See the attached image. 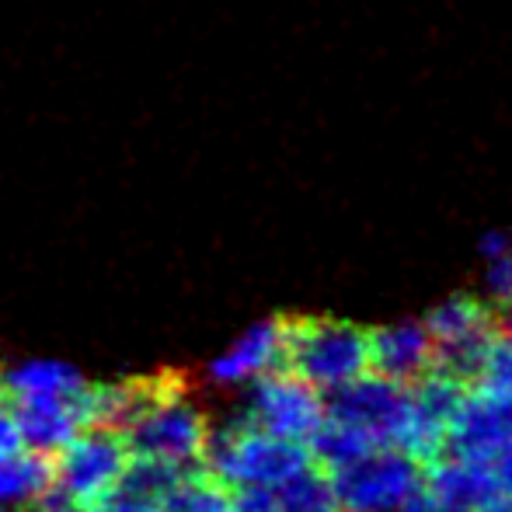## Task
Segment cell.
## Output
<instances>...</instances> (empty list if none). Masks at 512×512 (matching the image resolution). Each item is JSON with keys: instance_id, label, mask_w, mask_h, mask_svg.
Here are the masks:
<instances>
[{"instance_id": "cell-1", "label": "cell", "mask_w": 512, "mask_h": 512, "mask_svg": "<svg viewBox=\"0 0 512 512\" xmlns=\"http://www.w3.org/2000/svg\"><path fill=\"white\" fill-rule=\"evenodd\" d=\"M314 464L307 443L272 436L251 425L248 418H234L223 429H209L203 471L220 481L227 492L241 488H279L286 478Z\"/></svg>"}, {"instance_id": "cell-2", "label": "cell", "mask_w": 512, "mask_h": 512, "mask_svg": "<svg viewBox=\"0 0 512 512\" xmlns=\"http://www.w3.org/2000/svg\"><path fill=\"white\" fill-rule=\"evenodd\" d=\"M283 366L317 391H335L370 370V338L335 317H283Z\"/></svg>"}, {"instance_id": "cell-3", "label": "cell", "mask_w": 512, "mask_h": 512, "mask_svg": "<svg viewBox=\"0 0 512 512\" xmlns=\"http://www.w3.org/2000/svg\"><path fill=\"white\" fill-rule=\"evenodd\" d=\"M122 439L129 446V457H150L182 467V471H203L209 422L185 398V384L175 377L122 429Z\"/></svg>"}, {"instance_id": "cell-4", "label": "cell", "mask_w": 512, "mask_h": 512, "mask_svg": "<svg viewBox=\"0 0 512 512\" xmlns=\"http://www.w3.org/2000/svg\"><path fill=\"white\" fill-rule=\"evenodd\" d=\"M425 331L436 349V370L457 377L460 384L474 387L485 370L495 338L502 331V314L481 297H450L429 310Z\"/></svg>"}, {"instance_id": "cell-5", "label": "cell", "mask_w": 512, "mask_h": 512, "mask_svg": "<svg viewBox=\"0 0 512 512\" xmlns=\"http://www.w3.org/2000/svg\"><path fill=\"white\" fill-rule=\"evenodd\" d=\"M324 415L356 425L380 450L394 446V450L408 453V432H411L408 384H398V380H387L380 373L366 370L363 377L349 380V384L335 387V391H324Z\"/></svg>"}, {"instance_id": "cell-6", "label": "cell", "mask_w": 512, "mask_h": 512, "mask_svg": "<svg viewBox=\"0 0 512 512\" xmlns=\"http://www.w3.org/2000/svg\"><path fill=\"white\" fill-rule=\"evenodd\" d=\"M126 464L129 446L122 439V432L88 425L53 460V485L74 506H95V502L108 499L119 488Z\"/></svg>"}, {"instance_id": "cell-7", "label": "cell", "mask_w": 512, "mask_h": 512, "mask_svg": "<svg viewBox=\"0 0 512 512\" xmlns=\"http://www.w3.org/2000/svg\"><path fill=\"white\" fill-rule=\"evenodd\" d=\"M422 471V460L384 446L342 471H331V481L342 512H394L422 488Z\"/></svg>"}, {"instance_id": "cell-8", "label": "cell", "mask_w": 512, "mask_h": 512, "mask_svg": "<svg viewBox=\"0 0 512 512\" xmlns=\"http://www.w3.org/2000/svg\"><path fill=\"white\" fill-rule=\"evenodd\" d=\"M248 384L251 391L244 418L251 425H258V429L307 443L317 432V425L324 422V394L293 370H286V366L258 373Z\"/></svg>"}, {"instance_id": "cell-9", "label": "cell", "mask_w": 512, "mask_h": 512, "mask_svg": "<svg viewBox=\"0 0 512 512\" xmlns=\"http://www.w3.org/2000/svg\"><path fill=\"white\" fill-rule=\"evenodd\" d=\"M509 439H512V405L485 394L481 387H467L457 411L450 415L439 457L492 464Z\"/></svg>"}, {"instance_id": "cell-10", "label": "cell", "mask_w": 512, "mask_h": 512, "mask_svg": "<svg viewBox=\"0 0 512 512\" xmlns=\"http://www.w3.org/2000/svg\"><path fill=\"white\" fill-rule=\"evenodd\" d=\"M411 391V432H408V453L422 464L443 453V436L450 415L457 411L460 398L467 394V384H460L457 377L436 370L432 366L425 377H418L415 384H408Z\"/></svg>"}, {"instance_id": "cell-11", "label": "cell", "mask_w": 512, "mask_h": 512, "mask_svg": "<svg viewBox=\"0 0 512 512\" xmlns=\"http://www.w3.org/2000/svg\"><path fill=\"white\" fill-rule=\"evenodd\" d=\"M370 338V373H380L398 384H415L436 366V349L422 321H401L366 331Z\"/></svg>"}, {"instance_id": "cell-12", "label": "cell", "mask_w": 512, "mask_h": 512, "mask_svg": "<svg viewBox=\"0 0 512 512\" xmlns=\"http://www.w3.org/2000/svg\"><path fill=\"white\" fill-rule=\"evenodd\" d=\"M276 366H283V317H269L244 331L227 352H220L206 366V377L216 387H237Z\"/></svg>"}, {"instance_id": "cell-13", "label": "cell", "mask_w": 512, "mask_h": 512, "mask_svg": "<svg viewBox=\"0 0 512 512\" xmlns=\"http://www.w3.org/2000/svg\"><path fill=\"white\" fill-rule=\"evenodd\" d=\"M21 446L39 453H60L84 425L81 398H28L14 401Z\"/></svg>"}, {"instance_id": "cell-14", "label": "cell", "mask_w": 512, "mask_h": 512, "mask_svg": "<svg viewBox=\"0 0 512 512\" xmlns=\"http://www.w3.org/2000/svg\"><path fill=\"white\" fill-rule=\"evenodd\" d=\"M84 391H88L84 373L60 359H25L0 370V398L11 405L28 398H81Z\"/></svg>"}, {"instance_id": "cell-15", "label": "cell", "mask_w": 512, "mask_h": 512, "mask_svg": "<svg viewBox=\"0 0 512 512\" xmlns=\"http://www.w3.org/2000/svg\"><path fill=\"white\" fill-rule=\"evenodd\" d=\"M49 485H53V460H49V453L21 446V450L0 457V512L7 506H28Z\"/></svg>"}, {"instance_id": "cell-16", "label": "cell", "mask_w": 512, "mask_h": 512, "mask_svg": "<svg viewBox=\"0 0 512 512\" xmlns=\"http://www.w3.org/2000/svg\"><path fill=\"white\" fill-rule=\"evenodd\" d=\"M272 499H276L279 512H342L335 481L317 464H307L304 471H297L279 488H272Z\"/></svg>"}, {"instance_id": "cell-17", "label": "cell", "mask_w": 512, "mask_h": 512, "mask_svg": "<svg viewBox=\"0 0 512 512\" xmlns=\"http://www.w3.org/2000/svg\"><path fill=\"white\" fill-rule=\"evenodd\" d=\"M161 512H230V492L206 471H189L161 499Z\"/></svg>"}, {"instance_id": "cell-18", "label": "cell", "mask_w": 512, "mask_h": 512, "mask_svg": "<svg viewBox=\"0 0 512 512\" xmlns=\"http://www.w3.org/2000/svg\"><path fill=\"white\" fill-rule=\"evenodd\" d=\"M485 255V293L488 304L499 314H512V241L506 234H488L481 241Z\"/></svg>"}, {"instance_id": "cell-19", "label": "cell", "mask_w": 512, "mask_h": 512, "mask_svg": "<svg viewBox=\"0 0 512 512\" xmlns=\"http://www.w3.org/2000/svg\"><path fill=\"white\" fill-rule=\"evenodd\" d=\"M474 387H481L485 394L512 405V324L502 321V331H499V338H495L492 352H488V359H485V370H481Z\"/></svg>"}, {"instance_id": "cell-20", "label": "cell", "mask_w": 512, "mask_h": 512, "mask_svg": "<svg viewBox=\"0 0 512 512\" xmlns=\"http://www.w3.org/2000/svg\"><path fill=\"white\" fill-rule=\"evenodd\" d=\"M394 512H471V509H464V506H457V502H446V499H439L436 492H429V488H418L415 495L405 502V506H398Z\"/></svg>"}, {"instance_id": "cell-21", "label": "cell", "mask_w": 512, "mask_h": 512, "mask_svg": "<svg viewBox=\"0 0 512 512\" xmlns=\"http://www.w3.org/2000/svg\"><path fill=\"white\" fill-rule=\"evenodd\" d=\"M21 450V432H18V418H14V408L0 398V457Z\"/></svg>"}, {"instance_id": "cell-22", "label": "cell", "mask_w": 512, "mask_h": 512, "mask_svg": "<svg viewBox=\"0 0 512 512\" xmlns=\"http://www.w3.org/2000/svg\"><path fill=\"white\" fill-rule=\"evenodd\" d=\"M492 471H495V481H499L502 495L512 499V439L506 446H502V453L492 460Z\"/></svg>"}]
</instances>
